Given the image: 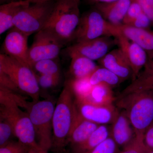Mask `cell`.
<instances>
[{
    "instance_id": "cell-26",
    "label": "cell",
    "mask_w": 153,
    "mask_h": 153,
    "mask_svg": "<svg viewBox=\"0 0 153 153\" xmlns=\"http://www.w3.org/2000/svg\"><path fill=\"white\" fill-rule=\"evenodd\" d=\"M56 59L40 60L34 63L33 69L39 74H47L61 77L60 65Z\"/></svg>"
},
{
    "instance_id": "cell-18",
    "label": "cell",
    "mask_w": 153,
    "mask_h": 153,
    "mask_svg": "<svg viewBox=\"0 0 153 153\" xmlns=\"http://www.w3.org/2000/svg\"><path fill=\"white\" fill-rule=\"evenodd\" d=\"M99 126L85 119L78 113L68 137V144L72 148L84 142Z\"/></svg>"
},
{
    "instance_id": "cell-33",
    "label": "cell",
    "mask_w": 153,
    "mask_h": 153,
    "mask_svg": "<svg viewBox=\"0 0 153 153\" xmlns=\"http://www.w3.org/2000/svg\"><path fill=\"white\" fill-rule=\"evenodd\" d=\"M0 86L15 93L21 92L10 77L1 71H0Z\"/></svg>"
},
{
    "instance_id": "cell-6",
    "label": "cell",
    "mask_w": 153,
    "mask_h": 153,
    "mask_svg": "<svg viewBox=\"0 0 153 153\" xmlns=\"http://www.w3.org/2000/svg\"><path fill=\"white\" fill-rule=\"evenodd\" d=\"M0 71L12 79L21 92L30 96L33 101L39 100L40 88L33 68L5 54H0Z\"/></svg>"
},
{
    "instance_id": "cell-21",
    "label": "cell",
    "mask_w": 153,
    "mask_h": 153,
    "mask_svg": "<svg viewBox=\"0 0 153 153\" xmlns=\"http://www.w3.org/2000/svg\"><path fill=\"white\" fill-rule=\"evenodd\" d=\"M69 73L72 79H80L88 77L99 67L94 61L79 55H72Z\"/></svg>"
},
{
    "instance_id": "cell-41",
    "label": "cell",
    "mask_w": 153,
    "mask_h": 153,
    "mask_svg": "<svg viewBox=\"0 0 153 153\" xmlns=\"http://www.w3.org/2000/svg\"><path fill=\"white\" fill-rule=\"evenodd\" d=\"M71 153V152H67L66 150L65 151H63V152H62V153Z\"/></svg>"
},
{
    "instance_id": "cell-39",
    "label": "cell",
    "mask_w": 153,
    "mask_h": 153,
    "mask_svg": "<svg viewBox=\"0 0 153 153\" xmlns=\"http://www.w3.org/2000/svg\"><path fill=\"white\" fill-rule=\"evenodd\" d=\"M18 1H20V0H0V3L1 4H6V3Z\"/></svg>"
},
{
    "instance_id": "cell-13",
    "label": "cell",
    "mask_w": 153,
    "mask_h": 153,
    "mask_svg": "<svg viewBox=\"0 0 153 153\" xmlns=\"http://www.w3.org/2000/svg\"><path fill=\"white\" fill-rule=\"evenodd\" d=\"M119 47L127 58L132 71V81L139 74L148 60L147 52L140 45L120 34L116 38Z\"/></svg>"
},
{
    "instance_id": "cell-28",
    "label": "cell",
    "mask_w": 153,
    "mask_h": 153,
    "mask_svg": "<svg viewBox=\"0 0 153 153\" xmlns=\"http://www.w3.org/2000/svg\"><path fill=\"white\" fill-rule=\"evenodd\" d=\"M147 149L144 142V135H136L129 144L118 153H146Z\"/></svg>"
},
{
    "instance_id": "cell-19",
    "label": "cell",
    "mask_w": 153,
    "mask_h": 153,
    "mask_svg": "<svg viewBox=\"0 0 153 153\" xmlns=\"http://www.w3.org/2000/svg\"><path fill=\"white\" fill-rule=\"evenodd\" d=\"M153 90V60L149 59L142 71L125 88L119 96L136 91Z\"/></svg>"
},
{
    "instance_id": "cell-34",
    "label": "cell",
    "mask_w": 153,
    "mask_h": 153,
    "mask_svg": "<svg viewBox=\"0 0 153 153\" xmlns=\"http://www.w3.org/2000/svg\"><path fill=\"white\" fill-rule=\"evenodd\" d=\"M152 24L150 19L143 12L128 26L138 29H149Z\"/></svg>"
},
{
    "instance_id": "cell-10",
    "label": "cell",
    "mask_w": 153,
    "mask_h": 153,
    "mask_svg": "<svg viewBox=\"0 0 153 153\" xmlns=\"http://www.w3.org/2000/svg\"><path fill=\"white\" fill-rule=\"evenodd\" d=\"M103 36L92 40L73 43L66 48V52L68 56L79 55L95 61L101 59L110 52L113 47L118 44L116 38Z\"/></svg>"
},
{
    "instance_id": "cell-5",
    "label": "cell",
    "mask_w": 153,
    "mask_h": 153,
    "mask_svg": "<svg viewBox=\"0 0 153 153\" xmlns=\"http://www.w3.org/2000/svg\"><path fill=\"white\" fill-rule=\"evenodd\" d=\"M80 0H55L43 29L55 35L65 45L72 41L80 20ZM42 29V30H43Z\"/></svg>"
},
{
    "instance_id": "cell-4",
    "label": "cell",
    "mask_w": 153,
    "mask_h": 153,
    "mask_svg": "<svg viewBox=\"0 0 153 153\" xmlns=\"http://www.w3.org/2000/svg\"><path fill=\"white\" fill-rule=\"evenodd\" d=\"M16 99L19 106L26 110L29 114L39 146L49 151L52 147V121L55 102L51 99L47 98L30 102L19 94L16 95Z\"/></svg>"
},
{
    "instance_id": "cell-7",
    "label": "cell",
    "mask_w": 153,
    "mask_h": 153,
    "mask_svg": "<svg viewBox=\"0 0 153 153\" xmlns=\"http://www.w3.org/2000/svg\"><path fill=\"white\" fill-rule=\"evenodd\" d=\"M55 0H34L22 7L13 19L14 27L30 36L44 28Z\"/></svg>"
},
{
    "instance_id": "cell-27",
    "label": "cell",
    "mask_w": 153,
    "mask_h": 153,
    "mask_svg": "<svg viewBox=\"0 0 153 153\" xmlns=\"http://www.w3.org/2000/svg\"><path fill=\"white\" fill-rule=\"evenodd\" d=\"M0 147L13 141L15 137L14 130L11 123L6 119L0 117Z\"/></svg>"
},
{
    "instance_id": "cell-8",
    "label": "cell",
    "mask_w": 153,
    "mask_h": 153,
    "mask_svg": "<svg viewBox=\"0 0 153 153\" xmlns=\"http://www.w3.org/2000/svg\"><path fill=\"white\" fill-rule=\"evenodd\" d=\"M120 34L118 25L116 26L110 23L94 8L80 17L71 42L77 43L103 36L116 38Z\"/></svg>"
},
{
    "instance_id": "cell-12",
    "label": "cell",
    "mask_w": 153,
    "mask_h": 153,
    "mask_svg": "<svg viewBox=\"0 0 153 153\" xmlns=\"http://www.w3.org/2000/svg\"><path fill=\"white\" fill-rule=\"evenodd\" d=\"M9 30L3 42L2 54L8 55L32 68L29 57V36L15 27Z\"/></svg>"
},
{
    "instance_id": "cell-36",
    "label": "cell",
    "mask_w": 153,
    "mask_h": 153,
    "mask_svg": "<svg viewBox=\"0 0 153 153\" xmlns=\"http://www.w3.org/2000/svg\"><path fill=\"white\" fill-rule=\"evenodd\" d=\"M144 142L148 149L153 150V123L145 132Z\"/></svg>"
},
{
    "instance_id": "cell-17",
    "label": "cell",
    "mask_w": 153,
    "mask_h": 153,
    "mask_svg": "<svg viewBox=\"0 0 153 153\" xmlns=\"http://www.w3.org/2000/svg\"><path fill=\"white\" fill-rule=\"evenodd\" d=\"M118 28L121 34L138 44L153 56V30L138 29L124 25H118Z\"/></svg>"
},
{
    "instance_id": "cell-3",
    "label": "cell",
    "mask_w": 153,
    "mask_h": 153,
    "mask_svg": "<svg viewBox=\"0 0 153 153\" xmlns=\"http://www.w3.org/2000/svg\"><path fill=\"white\" fill-rule=\"evenodd\" d=\"M116 106L126 112L136 135H144L153 123V90L136 91L119 96Z\"/></svg>"
},
{
    "instance_id": "cell-15",
    "label": "cell",
    "mask_w": 153,
    "mask_h": 153,
    "mask_svg": "<svg viewBox=\"0 0 153 153\" xmlns=\"http://www.w3.org/2000/svg\"><path fill=\"white\" fill-rule=\"evenodd\" d=\"M110 137L123 149L129 144L135 138V132L130 121L123 110L119 112L112 124L110 125Z\"/></svg>"
},
{
    "instance_id": "cell-22",
    "label": "cell",
    "mask_w": 153,
    "mask_h": 153,
    "mask_svg": "<svg viewBox=\"0 0 153 153\" xmlns=\"http://www.w3.org/2000/svg\"><path fill=\"white\" fill-rule=\"evenodd\" d=\"M110 125H101L84 142L71 148V153H87L110 137Z\"/></svg>"
},
{
    "instance_id": "cell-32",
    "label": "cell",
    "mask_w": 153,
    "mask_h": 153,
    "mask_svg": "<svg viewBox=\"0 0 153 153\" xmlns=\"http://www.w3.org/2000/svg\"><path fill=\"white\" fill-rule=\"evenodd\" d=\"M29 148L20 142L13 140L0 147V153H25Z\"/></svg>"
},
{
    "instance_id": "cell-30",
    "label": "cell",
    "mask_w": 153,
    "mask_h": 153,
    "mask_svg": "<svg viewBox=\"0 0 153 153\" xmlns=\"http://www.w3.org/2000/svg\"><path fill=\"white\" fill-rule=\"evenodd\" d=\"M37 75V80L39 87L42 89H52L55 88L59 85L61 77L47 75V74H39Z\"/></svg>"
},
{
    "instance_id": "cell-24",
    "label": "cell",
    "mask_w": 153,
    "mask_h": 153,
    "mask_svg": "<svg viewBox=\"0 0 153 153\" xmlns=\"http://www.w3.org/2000/svg\"><path fill=\"white\" fill-rule=\"evenodd\" d=\"M91 84L92 85L99 83H105L111 87L119 85L123 81L107 68L99 66L89 77Z\"/></svg>"
},
{
    "instance_id": "cell-31",
    "label": "cell",
    "mask_w": 153,
    "mask_h": 153,
    "mask_svg": "<svg viewBox=\"0 0 153 153\" xmlns=\"http://www.w3.org/2000/svg\"><path fill=\"white\" fill-rule=\"evenodd\" d=\"M143 12L139 3L135 0H133L124 18L122 25L128 26Z\"/></svg>"
},
{
    "instance_id": "cell-11",
    "label": "cell",
    "mask_w": 153,
    "mask_h": 153,
    "mask_svg": "<svg viewBox=\"0 0 153 153\" xmlns=\"http://www.w3.org/2000/svg\"><path fill=\"white\" fill-rule=\"evenodd\" d=\"M75 102L82 117L99 125L112 124L119 112V109L114 104L97 105L75 100Z\"/></svg>"
},
{
    "instance_id": "cell-40",
    "label": "cell",
    "mask_w": 153,
    "mask_h": 153,
    "mask_svg": "<svg viewBox=\"0 0 153 153\" xmlns=\"http://www.w3.org/2000/svg\"><path fill=\"white\" fill-rule=\"evenodd\" d=\"M146 153H153V150L150 149H147L146 152Z\"/></svg>"
},
{
    "instance_id": "cell-37",
    "label": "cell",
    "mask_w": 153,
    "mask_h": 153,
    "mask_svg": "<svg viewBox=\"0 0 153 153\" xmlns=\"http://www.w3.org/2000/svg\"><path fill=\"white\" fill-rule=\"evenodd\" d=\"M49 151L43 149L42 148H29L25 153H48Z\"/></svg>"
},
{
    "instance_id": "cell-1",
    "label": "cell",
    "mask_w": 153,
    "mask_h": 153,
    "mask_svg": "<svg viewBox=\"0 0 153 153\" xmlns=\"http://www.w3.org/2000/svg\"><path fill=\"white\" fill-rule=\"evenodd\" d=\"M75 98L67 82L60 93L52 117V143L55 153L66 150L68 140L78 115Z\"/></svg>"
},
{
    "instance_id": "cell-20",
    "label": "cell",
    "mask_w": 153,
    "mask_h": 153,
    "mask_svg": "<svg viewBox=\"0 0 153 153\" xmlns=\"http://www.w3.org/2000/svg\"><path fill=\"white\" fill-rule=\"evenodd\" d=\"M34 0H20L0 6V35L13 27V21L17 13Z\"/></svg>"
},
{
    "instance_id": "cell-2",
    "label": "cell",
    "mask_w": 153,
    "mask_h": 153,
    "mask_svg": "<svg viewBox=\"0 0 153 153\" xmlns=\"http://www.w3.org/2000/svg\"><path fill=\"white\" fill-rule=\"evenodd\" d=\"M15 92L0 86V117L12 125L15 137L19 142L29 148H41L29 114L22 110L16 100Z\"/></svg>"
},
{
    "instance_id": "cell-14",
    "label": "cell",
    "mask_w": 153,
    "mask_h": 153,
    "mask_svg": "<svg viewBox=\"0 0 153 153\" xmlns=\"http://www.w3.org/2000/svg\"><path fill=\"white\" fill-rule=\"evenodd\" d=\"M100 66L107 68L124 81L132 78L133 73L127 58L120 48L113 49L98 60Z\"/></svg>"
},
{
    "instance_id": "cell-16",
    "label": "cell",
    "mask_w": 153,
    "mask_h": 153,
    "mask_svg": "<svg viewBox=\"0 0 153 153\" xmlns=\"http://www.w3.org/2000/svg\"><path fill=\"white\" fill-rule=\"evenodd\" d=\"M133 0H120L112 2L97 3L94 5L107 21L112 25H122L124 18Z\"/></svg>"
},
{
    "instance_id": "cell-9",
    "label": "cell",
    "mask_w": 153,
    "mask_h": 153,
    "mask_svg": "<svg viewBox=\"0 0 153 153\" xmlns=\"http://www.w3.org/2000/svg\"><path fill=\"white\" fill-rule=\"evenodd\" d=\"M64 43L47 30L36 33L33 42L29 48V60L33 69L34 63L40 60L57 59Z\"/></svg>"
},
{
    "instance_id": "cell-35",
    "label": "cell",
    "mask_w": 153,
    "mask_h": 153,
    "mask_svg": "<svg viewBox=\"0 0 153 153\" xmlns=\"http://www.w3.org/2000/svg\"><path fill=\"white\" fill-rule=\"evenodd\" d=\"M141 7L143 12L153 25V0H135Z\"/></svg>"
},
{
    "instance_id": "cell-25",
    "label": "cell",
    "mask_w": 153,
    "mask_h": 153,
    "mask_svg": "<svg viewBox=\"0 0 153 153\" xmlns=\"http://www.w3.org/2000/svg\"><path fill=\"white\" fill-rule=\"evenodd\" d=\"M89 77L80 79L70 78L66 81L71 88L75 100H85L90 94L93 85L91 84Z\"/></svg>"
},
{
    "instance_id": "cell-29",
    "label": "cell",
    "mask_w": 153,
    "mask_h": 153,
    "mask_svg": "<svg viewBox=\"0 0 153 153\" xmlns=\"http://www.w3.org/2000/svg\"><path fill=\"white\" fill-rule=\"evenodd\" d=\"M120 148L112 138L109 137L87 153H118Z\"/></svg>"
},
{
    "instance_id": "cell-23",
    "label": "cell",
    "mask_w": 153,
    "mask_h": 153,
    "mask_svg": "<svg viewBox=\"0 0 153 153\" xmlns=\"http://www.w3.org/2000/svg\"><path fill=\"white\" fill-rule=\"evenodd\" d=\"M112 88L105 83H99L93 85L89 95L85 100L82 101L97 105L113 104L116 99Z\"/></svg>"
},
{
    "instance_id": "cell-38",
    "label": "cell",
    "mask_w": 153,
    "mask_h": 153,
    "mask_svg": "<svg viewBox=\"0 0 153 153\" xmlns=\"http://www.w3.org/2000/svg\"><path fill=\"white\" fill-rule=\"evenodd\" d=\"M85 1L89 4L94 5L97 3L112 2L117 1L120 0H85Z\"/></svg>"
}]
</instances>
